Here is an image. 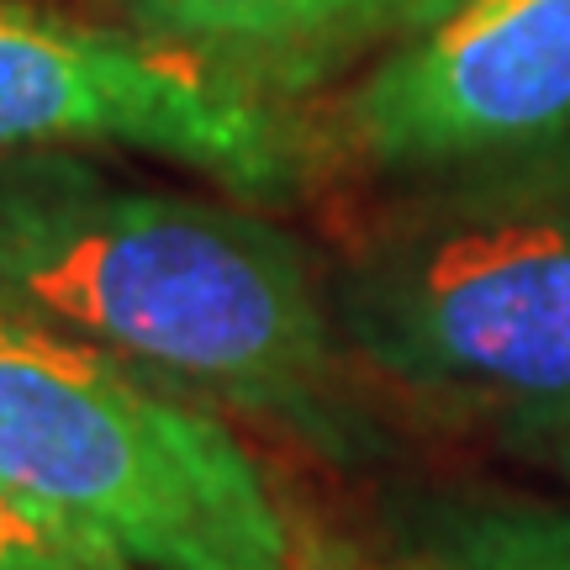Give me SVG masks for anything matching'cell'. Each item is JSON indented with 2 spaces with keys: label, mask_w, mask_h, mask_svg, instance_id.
<instances>
[{
  "label": "cell",
  "mask_w": 570,
  "mask_h": 570,
  "mask_svg": "<svg viewBox=\"0 0 570 570\" xmlns=\"http://www.w3.org/2000/svg\"><path fill=\"white\" fill-rule=\"evenodd\" d=\"M0 317L101 348L323 454L360 444L333 302L302 238L85 148L0 154Z\"/></svg>",
  "instance_id": "cell-1"
},
{
  "label": "cell",
  "mask_w": 570,
  "mask_h": 570,
  "mask_svg": "<svg viewBox=\"0 0 570 570\" xmlns=\"http://www.w3.org/2000/svg\"><path fill=\"white\" fill-rule=\"evenodd\" d=\"M0 487L122 570H291L259 460L212 407L0 317Z\"/></svg>",
  "instance_id": "cell-2"
},
{
  "label": "cell",
  "mask_w": 570,
  "mask_h": 570,
  "mask_svg": "<svg viewBox=\"0 0 570 570\" xmlns=\"http://www.w3.org/2000/svg\"><path fill=\"white\" fill-rule=\"evenodd\" d=\"M333 323L423 407L570 439V196H433L348 254Z\"/></svg>",
  "instance_id": "cell-3"
},
{
  "label": "cell",
  "mask_w": 570,
  "mask_h": 570,
  "mask_svg": "<svg viewBox=\"0 0 570 570\" xmlns=\"http://www.w3.org/2000/svg\"><path fill=\"white\" fill-rule=\"evenodd\" d=\"M344 132L428 196H570V0H465L375 59Z\"/></svg>",
  "instance_id": "cell-4"
},
{
  "label": "cell",
  "mask_w": 570,
  "mask_h": 570,
  "mask_svg": "<svg viewBox=\"0 0 570 570\" xmlns=\"http://www.w3.org/2000/svg\"><path fill=\"white\" fill-rule=\"evenodd\" d=\"M122 148L212 175L244 202H291L306 159L285 117L169 42L0 0V154Z\"/></svg>",
  "instance_id": "cell-5"
},
{
  "label": "cell",
  "mask_w": 570,
  "mask_h": 570,
  "mask_svg": "<svg viewBox=\"0 0 570 570\" xmlns=\"http://www.w3.org/2000/svg\"><path fill=\"white\" fill-rule=\"evenodd\" d=\"M169 42L244 90H302L428 32L465 0H127Z\"/></svg>",
  "instance_id": "cell-6"
},
{
  "label": "cell",
  "mask_w": 570,
  "mask_h": 570,
  "mask_svg": "<svg viewBox=\"0 0 570 570\" xmlns=\"http://www.w3.org/2000/svg\"><path fill=\"white\" fill-rule=\"evenodd\" d=\"M439 570H570L566 508H491L454 523Z\"/></svg>",
  "instance_id": "cell-7"
},
{
  "label": "cell",
  "mask_w": 570,
  "mask_h": 570,
  "mask_svg": "<svg viewBox=\"0 0 570 570\" xmlns=\"http://www.w3.org/2000/svg\"><path fill=\"white\" fill-rule=\"evenodd\" d=\"M0 570H122L111 554L38 512L27 497L0 487Z\"/></svg>",
  "instance_id": "cell-8"
},
{
  "label": "cell",
  "mask_w": 570,
  "mask_h": 570,
  "mask_svg": "<svg viewBox=\"0 0 570 570\" xmlns=\"http://www.w3.org/2000/svg\"><path fill=\"white\" fill-rule=\"evenodd\" d=\"M323 570H327V566H323Z\"/></svg>",
  "instance_id": "cell-9"
}]
</instances>
